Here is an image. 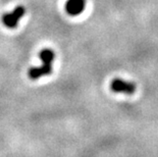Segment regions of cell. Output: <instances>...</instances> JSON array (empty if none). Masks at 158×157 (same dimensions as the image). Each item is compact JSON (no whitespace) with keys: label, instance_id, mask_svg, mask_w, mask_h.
I'll return each mask as SVG.
<instances>
[{"label":"cell","instance_id":"2","mask_svg":"<svg viewBox=\"0 0 158 157\" xmlns=\"http://www.w3.org/2000/svg\"><path fill=\"white\" fill-rule=\"evenodd\" d=\"M26 13V8L23 6H16L11 12L4 13L2 16V23L6 28L15 29L18 27L19 22L23 18Z\"/></svg>","mask_w":158,"mask_h":157},{"label":"cell","instance_id":"4","mask_svg":"<svg viewBox=\"0 0 158 157\" xmlns=\"http://www.w3.org/2000/svg\"><path fill=\"white\" fill-rule=\"evenodd\" d=\"M85 6L86 0H68L65 4V9L69 15L76 16L84 11Z\"/></svg>","mask_w":158,"mask_h":157},{"label":"cell","instance_id":"3","mask_svg":"<svg viewBox=\"0 0 158 157\" xmlns=\"http://www.w3.org/2000/svg\"><path fill=\"white\" fill-rule=\"evenodd\" d=\"M110 89L115 93H123V94L131 95L136 91V85L133 82L124 81L123 79H114L110 83Z\"/></svg>","mask_w":158,"mask_h":157},{"label":"cell","instance_id":"1","mask_svg":"<svg viewBox=\"0 0 158 157\" xmlns=\"http://www.w3.org/2000/svg\"><path fill=\"white\" fill-rule=\"evenodd\" d=\"M42 64L40 66L31 68L28 72V76L31 80H38L42 76H49L52 72V62L55 58V53L52 49L44 48L39 53Z\"/></svg>","mask_w":158,"mask_h":157}]
</instances>
